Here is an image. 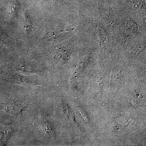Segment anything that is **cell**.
I'll return each mask as SVG.
<instances>
[{
	"label": "cell",
	"instance_id": "1",
	"mask_svg": "<svg viewBox=\"0 0 146 146\" xmlns=\"http://www.w3.org/2000/svg\"><path fill=\"white\" fill-rule=\"evenodd\" d=\"M25 108L23 105L15 102L11 103L7 105L6 110L11 115L16 116L20 114Z\"/></svg>",
	"mask_w": 146,
	"mask_h": 146
}]
</instances>
